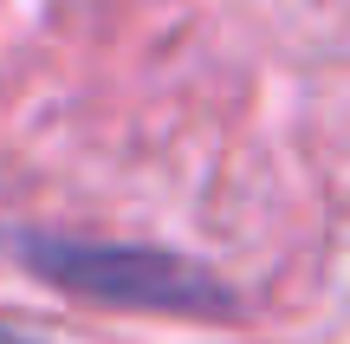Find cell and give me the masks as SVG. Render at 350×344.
Instances as JSON below:
<instances>
[{
	"label": "cell",
	"instance_id": "1",
	"mask_svg": "<svg viewBox=\"0 0 350 344\" xmlns=\"http://www.w3.org/2000/svg\"><path fill=\"white\" fill-rule=\"evenodd\" d=\"M7 254L33 280L59 286L65 299L111 312H156V319H240V293L208 273L201 260L169 254L143 241H91V234H52V228H13Z\"/></svg>",
	"mask_w": 350,
	"mask_h": 344
},
{
	"label": "cell",
	"instance_id": "2",
	"mask_svg": "<svg viewBox=\"0 0 350 344\" xmlns=\"http://www.w3.org/2000/svg\"><path fill=\"white\" fill-rule=\"evenodd\" d=\"M0 344H39V338H26V332H13V325H0Z\"/></svg>",
	"mask_w": 350,
	"mask_h": 344
}]
</instances>
